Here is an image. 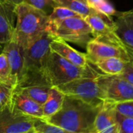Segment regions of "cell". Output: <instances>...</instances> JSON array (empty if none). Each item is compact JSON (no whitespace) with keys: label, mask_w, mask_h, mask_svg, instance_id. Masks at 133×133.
<instances>
[{"label":"cell","mask_w":133,"mask_h":133,"mask_svg":"<svg viewBox=\"0 0 133 133\" xmlns=\"http://www.w3.org/2000/svg\"><path fill=\"white\" fill-rule=\"evenodd\" d=\"M65 42L85 45L93 38L92 29L82 17H72L63 20L51 34Z\"/></svg>","instance_id":"cell-6"},{"label":"cell","mask_w":133,"mask_h":133,"mask_svg":"<svg viewBox=\"0 0 133 133\" xmlns=\"http://www.w3.org/2000/svg\"><path fill=\"white\" fill-rule=\"evenodd\" d=\"M33 128L37 133H74L47 122L42 118L33 119Z\"/></svg>","instance_id":"cell-22"},{"label":"cell","mask_w":133,"mask_h":133,"mask_svg":"<svg viewBox=\"0 0 133 133\" xmlns=\"http://www.w3.org/2000/svg\"><path fill=\"white\" fill-rule=\"evenodd\" d=\"M23 3L31 5L39 10H42L45 13H47L46 10L49 6H52V9L56 6L52 0H23Z\"/></svg>","instance_id":"cell-28"},{"label":"cell","mask_w":133,"mask_h":133,"mask_svg":"<svg viewBox=\"0 0 133 133\" xmlns=\"http://www.w3.org/2000/svg\"><path fill=\"white\" fill-rule=\"evenodd\" d=\"M119 76L123 78L133 85V65L130 62L126 64L124 71L121 75H119Z\"/></svg>","instance_id":"cell-29"},{"label":"cell","mask_w":133,"mask_h":133,"mask_svg":"<svg viewBox=\"0 0 133 133\" xmlns=\"http://www.w3.org/2000/svg\"><path fill=\"white\" fill-rule=\"evenodd\" d=\"M11 104L18 112L27 116L44 119L42 105L35 102L19 90H14Z\"/></svg>","instance_id":"cell-15"},{"label":"cell","mask_w":133,"mask_h":133,"mask_svg":"<svg viewBox=\"0 0 133 133\" xmlns=\"http://www.w3.org/2000/svg\"><path fill=\"white\" fill-rule=\"evenodd\" d=\"M100 107L65 96L60 110L45 120L74 133H96L94 122Z\"/></svg>","instance_id":"cell-1"},{"label":"cell","mask_w":133,"mask_h":133,"mask_svg":"<svg viewBox=\"0 0 133 133\" xmlns=\"http://www.w3.org/2000/svg\"><path fill=\"white\" fill-rule=\"evenodd\" d=\"M116 112L124 117L133 118V100L115 104Z\"/></svg>","instance_id":"cell-25"},{"label":"cell","mask_w":133,"mask_h":133,"mask_svg":"<svg viewBox=\"0 0 133 133\" xmlns=\"http://www.w3.org/2000/svg\"><path fill=\"white\" fill-rule=\"evenodd\" d=\"M3 52L7 58L10 70V77L15 89L17 87L23 74L24 49H22L17 42L12 38L5 45Z\"/></svg>","instance_id":"cell-11"},{"label":"cell","mask_w":133,"mask_h":133,"mask_svg":"<svg viewBox=\"0 0 133 133\" xmlns=\"http://www.w3.org/2000/svg\"><path fill=\"white\" fill-rule=\"evenodd\" d=\"M92 29L93 38H101L114 33V22L111 17L96 12L85 17Z\"/></svg>","instance_id":"cell-16"},{"label":"cell","mask_w":133,"mask_h":133,"mask_svg":"<svg viewBox=\"0 0 133 133\" xmlns=\"http://www.w3.org/2000/svg\"><path fill=\"white\" fill-rule=\"evenodd\" d=\"M94 10H96V11L101 13V14H103L108 17H117L119 14V12H117L114 7L107 1V0H103V1L99 3L95 8Z\"/></svg>","instance_id":"cell-27"},{"label":"cell","mask_w":133,"mask_h":133,"mask_svg":"<svg viewBox=\"0 0 133 133\" xmlns=\"http://www.w3.org/2000/svg\"><path fill=\"white\" fill-rule=\"evenodd\" d=\"M130 63H131V64L133 65V58H132V59H131V61H130Z\"/></svg>","instance_id":"cell-34"},{"label":"cell","mask_w":133,"mask_h":133,"mask_svg":"<svg viewBox=\"0 0 133 133\" xmlns=\"http://www.w3.org/2000/svg\"><path fill=\"white\" fill-rule=\"evenodd\" d=\"M16 6L0 2V44L6 45L14 36Z\"/></svg>","instance_id":"cell-14"},{"label":"cell","mask_w":133,"mask_h":133,"mask_svg":"<svg viewBox=\"0 0 133 133\" xmlns=\"http://www.w3.org/2000/svg\"><path fill=\"white\" fill-rule=\"evenodd\" d=\"M45 73L52 87H57L82 77L95 78L101 74L92 68L90 62L85 68H80L51 50L46 60Z\"/></svg>","instance_id":"cell-4"},{"label":"cell","mask_w":133,"mask_h":133,"mask_svg":"<svg viewBox=\"0 0 133 133\" xmlns=\"http://www.w3.org/2000/svg\"><path fill=\"white\" fill-rule=\"evenodd\" d=\"M48 14L45 11L21 3L16 6V24L13 39L26 49L38 40L46 31Z\"/></svg>","instance_id":"cell-3"},{"label":"cell","mask_w":133,"mask_h":133,"mask_svg":"<svg viewBox=\"0 0 133 133\" xmlns=\"http://www.w3.org/2000/svg\"><path fill=\"white\" fill-rule=\"evenodd\" d=\"M51 87L52 86L49 85H32L16 89L14 90H19L22 92L35 102L42 105L48 98Z\"/></svg>","instance_id":"cell-21"},{"label":"cell","mask_w":133,"mask_h":133,"mask_svg":"<svg viewBox=\"0 0 133 133\" xmlns=\"http://www.w3.org/2000/svg\"><path fill=\"white\" fill-rule=\"evenodd\" d=\"M54 37L45 31L38 40L24 49V70L16 89L32 85L51 86L45 73V64L50 52L49 45Z\"/></svg>","instance_id":"cell-2"},{"label":"cell","mask_w":133,"mask_h":133,"mask_svg":"<svg viewBox=\"0 0 133 133\" xmlns=\"http://www.w3.org/2000/svg\"><path fill=\"white\" fill-rule=\"evenodd\" d=\"M65 95L56 87H51L46 101L42 104L44 119H47L58 112L63 103Z\"/></svg>","instance_id":"cell-18"},{"label":"cell","mask_w":133,"mask_h":133,"mask_svg":"<svg viewBox=\"0 0 133 133\" xmlns=\"http://www.w3.org/2000/svg\"><path fill=\"white\" fill-rule=\"evenodd\" d=\"M0 2L8 3V4H11V5H14V6H17V5L23 3V0H0Z\"/></svg>","instance_id":"cell-30"},{"label":"cell","mask_w":133,"mask_h":133,"mask_svg":"<svg viewBox=\"0 0 133 133\" xmlns=\"http://www.w3.org/2000/svg\"><path fill=\"white\" fill-rule=\"evenodd\" d=\"M49 48L51 51L55 52L60 56L80 68H85L89 63L86 53L80 52L68 45L66 42L56 37H54L50 42Z\"/></svg>","instance_id":"cell-13"},{"label":"cell","mask_w":133,"mask_h":133,"mask_svg":"<svg viewBox=\"0 0 133 133\" xmlns=\"http://www.w3.org/2000/svg\"><path fill=\"white\" fill-rule=\"evenodd\" d=\"M13 92V88L0 83V109L5 107L11 102Z\"/></svg>","instance_id":"cell-24"},{"label":"cell","mask_w":133,"mask_h":133,"mask_svg":"<svg viewBox=\"0 0 133 133\" xmlns=\"http://www.w3.org/2000/svg\"><path fill=\"white\" fill-rule=\"evenodd\" d=\"M0 83L10 86L14 89L10 77L9 63L6 55L3 52L0 54Z\"/></svg>","instance_id":"cell-23"},{"label":"cell","mask_w":133,"mask_h":133,"mask_svg":"<svg viewBox=\"0 0 133 133\" xmlns=\"http://www.w3.org/2000/svg\"><path fill=\"white\" fill-rule=\"evenodd\" d=\"M103 0H87V4L92 9H94L99 3H100Z\"/></svg>","instance_id":"cell-31"},{"label":"cell","mask_w":133,"mask_h":133,"mask_svg":"<svg viewBox=\"0 0 133 133\" xmlns=\"http://www.w3.org/2000/svg\"><path fill=\"white\" fill-rule=\"evenodd\" d=\"M78 1L83 2V3H86V4H87V0H78ZM87 5H88V4H87Z\"/></svg>","instance_id":"cell-33"},{"label":"cell","mask_w":133,"mask_h":133,"mask_svg":"<svg viewBox=\"0 0 133 133\" xmlns=\"http://www.w3.org/2000/svg\"><path fill=\"white\" fill-rule=\"evenodd\" d=\"M98 77L79 78L56 88L65 96L82 100L94 107H100L104 103L105 98Z\"/></svg>","instance_id":"cell-5"},{"label":"cell","mask_w":133,"mask_h":133,"mask_svg":"<svg viewBox=\"0 0 133 133\" xmlns=\"http://www.w3.org/2000/svg\"><path fill=\"white\" fill-rule=\"evenodd\" d=\"M23 133H37V131L35 130V128H32L31 130H29L28 131H26V132H23Z\"/></svg>","instance_id":"cell-32"},{"label":"cell","mask_w":133,"mask_h":133,"mask_svg":"<svg viewBox=\"0 0 133 133\" xmlns=\"http://www.w3.org/2000/svg\"><path fill=\"white\" fill-rule=\"evenodd\" d=\"M98 81L103 91L105 101L116 104L133 100V85L119 75L102 73Z\"/></svg>","instance_id":"cell-8"},{"label":"cell","mask_w":133,"mask_h":133,"mask_svg":"<svg viewBox=\"0 0 133 133\" xmlns=\"http://www.w3.org/2000/svg\"><path fill=\"white\" fill-rule=\"evenodd\" d=\"M96 133H119L115 104L105 101L100 107L94 122Z\"/></svg>","instance_id":"cell-12"},{"label":"cell","mask_w":133,"mask_h":133,"mask_svg":"<svg viewBox=\"0 0 133 133\" xmlns=\"http://www.w3.org/2000/svg\"><path fill=\"white\" fill-rule=\"evenodd\" d=\"M114 33L131 61L133 58V8L118 14L114 22Z\"/></svg>","instance_id":"cell-10"},{"label":"cell","mask_w":133,"mask_h":133,"mask_svg":"<svg viewBox=\"0 0 133 133\" xmlns=\"http://www.w3.org/2000/svg\"><path fill=\"white\" fill-rule=\"evenodd\" d=\"M72 17H82L77 13L62 6H55L52 13L48 15L47 32L52 34L56 28L65 19Z\"/></svg>","instance_id":"cell-19"},{"label":"cell","mask_w":133,"mask_h":133,"mask_svg":"<svg viewBox=\"0 0 133 133\" xmlns=\"http://www.w3.org/2000/svg\"><path fill=\"white\" fill-rule=\"evenodd\" d=\"M34 117L15 110L11 102L0 109V133H23L33 128Z\"/></svg>","instance_id":"cell-9"},{"label":"cell","mask_w":133,"mask_h":133,"mask_svg":"<svg viewBox=\"0 0 133 133\" xmlns=\"http://www.w3.org/2000/svg\"><path fill=\"white\" fill-rule=\"evenodd\" d=\"M90 63L96 66V68L104 75H119L124 71L128 62L118 57H107L99 59Z\"/></svg>","instance_id":"cell-17"},{"label":"cell","mask_w":133,"mask_h":133,"mask_svg":"<svg viewBox=\"0 0 133 133\" xmlns=\"http://www.w3.org/2000/svg\"><path fill=\"white\" fill-rule=\"evenodd\" d=\"M56 6H62L68 8L82 17H85L92 14L97 12L96 10L92 9L86 3L78 1V0H52Z\"/></svg>","instance_id":"cell-20"},{"label":"cell","mask_w":133,"mask_h":133,"mask_svg":"<svg viewBox=\"0 0 133 133\" xmlns=\"http://www.w3.org/2000/svg\"><path fill=\"white\" fill-rule=\"evenodd\" d=\"M86 50L89 62L107 57H118L130 62L128 52L121 45L114 33L101 38H92L86 44Z\"/></svg>","instance_id":"cell-7"},{"label":"cell","mask_w":133,"mask_h":133,"mask_svg":"<svg viewBox=\"0 0 133 133\" xmlns=\"http://www.w3.org/2000/svg\"><path fill=\"white\" fill-rule=\"evenodd\" d=\"M117 118L119 124V133H133V118L124 117L117 113Z\"/></svg>","instance_id":"cell-26"}]
</instances>
